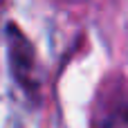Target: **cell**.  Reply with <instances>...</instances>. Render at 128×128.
<instances>
[{
	"instance_id": "6da1fadb",
	"label": "cell",
	"mask_w": 128,
	"mask_h": 128,
	"mask_svg": "<svg viewBox=\"0 0 128 128\" xmlns=\"http://www.w3.org/2000/svg\"><path fill=\"white\" fill-rule=\"evenodd\" d=\"M101 128H128V106L117 108V110L106 119V124Z\"/></svg>"
},
{
	"instance_id": "7a4b0ae2",
	"label": "cell",
	"mask_w": 128,
	"mask_h": 128,
	"mask_svg": "<svg viewBox=\"0 0 128 128\" xmlns=\"http://www.w3.org/2000/svg\"><path fill=\"white\" fill-rule=\"evenodd\" d=\"M70 2H83V0H70Z\"/></svg>"
}]
</instances>
